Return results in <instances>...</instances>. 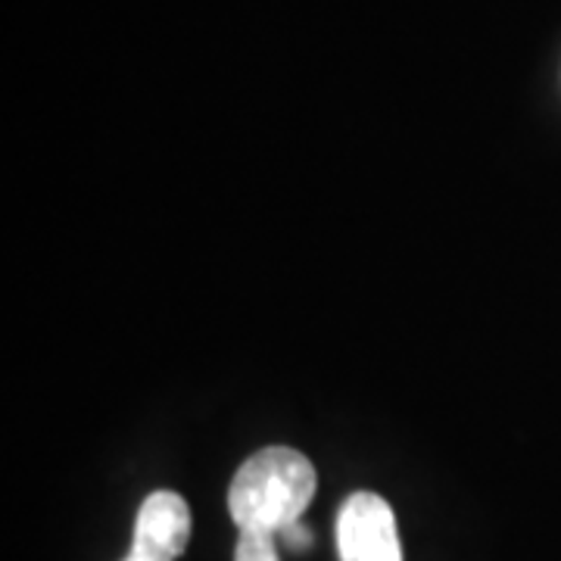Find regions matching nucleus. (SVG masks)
<instances>
[{
    "label": "nucleus",
    "mask_w": 561,
    "mask_h": 561,
    "mask_svg": "<svg viewBox=\"0 0 561 561\" xmlns=\"http://www.w3.org/2000/svg\"><path fill=\"white\" fill-rule=\"evenodd\" d=\"M316 468L290 446H268L243 461L228 490V512L238 530L284 534L302 522L316 500Z\"/></svg>",
    "instance_id": "obj_1"
},
{
    "label": "nucleus",
    "mask_w": 561,
    "mask_h": 561,
    "mask_svg": "<svg viewBox=\"0 0 561 561\" xmlns=\"http://www.w3.org/2000/svg\"><path fill=\"white\" fill-rule=\"evenodd\" d=\"M341 561H402L397 515L378 493H353L337 515Z\"/></svg>",
    "instance_id": "obj_2"
},
{
    "label": "nucleus",
    "mask_w": 561,
    "mask_h": 561,
    "mask_svg": "<svg viewBox=\"0 0 561 561\" xmlns=\"http://www.w3.org/2000/svg\"><path fill=\"white\" fill-rule=\"evenodd\" d=\"M191 542V508L172 490L150 493L135 518V540L131 549L150 552L162 561H175L184 556Z\"/></svg>",
    "instance_id": "obj_3"
},
{
    "label": "nucleus",
    "mask_w": 561,
    "mask_h": 561,
    "mask_svg": "<svg viewBox=\"0 0 561 561\" xmlns=\"http://www.w3.org/2000/svg\"><path fill=\"white\" fill-rule=\"evenodd\" d=\"M275 537H278V534H265V530H241L238 546H234V561H280Z\"/></svg>",
    "instance_id": "obj_4"
},
{
    "label": "nucleus",
    "mask_w": 561,
    "mask_h": 561,
    "mask_svg": "<svg viewBox=\"0 0 561 561\" xmlns=\"http://www.w3.org/2000/svg\"><path fill=\"white\" fill-rule=\"evenodd\" d=\"M280 537H287V546H294V549H306V546L312 542V534H309V530L302 527V522L290 524V527H287V530H284Z\"/></svg>",
    "instance_id": "obj_5"
},
{
    "label": "nucleus",
    "mask_w": 561,
    "mask_h": 561,
    "mask_svg": "<svg viewBox=\"0 0 561 561\" xmlns=\"http://www.w3.org/2000/svg\"><path fill=\"white\" fill-rule=\"evenodd\" d=\"M122 561H162V559L150 556V552H140V549H131V552H128V556H125Z\"/></svg>",
    "instance_id": "obj_6"
}]
</instances>
